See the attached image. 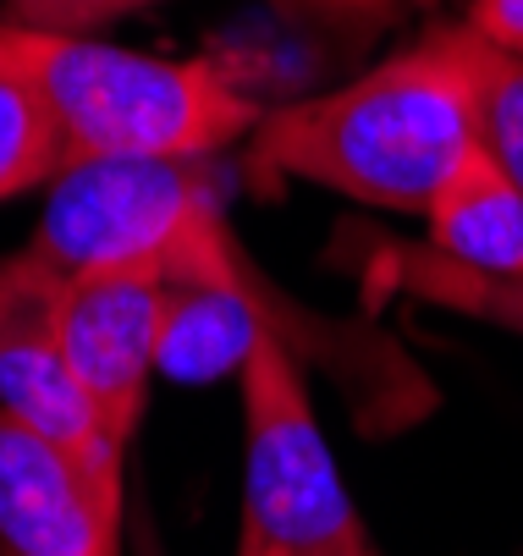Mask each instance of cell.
Returning <instances> with one entry per match:
<instances>
[{"label": "cell", "instance_id": "5", "mask_svg": "<svg viewBox=\"0 0 523 556\" xmlns=\"http://www.w3.org/2000/svg\"><path fill=\"white\" fill-rule=\"evenodd\" d=\"M61 281L66 276L34 249L0 254V414L50 435L84 468H94L105 485L122 491L127 446H116V435L94 414L89 391L78 386L61 348L55 326Z\"/></svg>", "mask_w": 523, "mask_h": 556}, {"label": "cell", "instance_id": "10", "mask_svg": "<svg viewBox=\"0 0 523 556\" xmlns=\"http://www.w3.org/2000/svg\"><path fill=\"white\" fill-rule=\"evenodd\" d=\"M474 77V149L523 193V55L496 50L469 28Z\"/></svg>", "mask_w": 523, "mask_h": 556}, {"label": "cell", "instance_id": "4", "mask_svg": "<svg viewBox=\"0 0 523 556\" xmlns=\"http://www.w3.org/2000/svg\"><path fill=\"white\" fill-rule=\"evenodd\" d=\"M209 210L220 204L204 161H78L50 182L28 249L61 276L171 260Z\"/></svg>", "mask_w": 523, "mask_h": 556}, {"label": "cell", "instance_id": "15", "mask_svg": "<svg viewBox=\"0 0 523 556\" xmlns=\"http://www.w3.org/2000/svg\"><path fill=\"white\" fill-rule=\"evenodd\" d=\"M238 556H276V551H248V545H243V551H238Z\"/></svg>", "mask_w": 523, "mask_h": 556}, {"label": "cell", "instance_id": "6", "mask_svg": "<svg viewBox=\"0 0 523 556\" xmlns=\"http://www.w3.org/2000/svg\"><path fill=\"white\" fill-rule=\"evenodd\" d=\"M166 314H171L166 260L105 265L61 281L55 326L66 364L89 391L105 430L116 435V446H132L138 419L149 408V380L161 375Z\"/></svg>", "mask_w": 523, "mask_h": 556}, {"label": "cell", "instance_id": "11", "mask_svg": "<svg viewBox=\"0 0 523 556\" xmlns=\"http://www.w3.org/2000/svg\"><path fill=\"white\" fill-rule=\"evenodd\" d=\"M61 172H66V149L50 105L39 100L28 77L0 66V204L55 182Z\"/></svg>", "mask_w": 523, "mask_h": 556}, {"label": "cell", "instance_id": "2", "mask_svg": "<svg viewBox=\"0 0 523 556\" xmlns=\"http://www.w3.org/2000/svg\"><path fill=\"white\" fill-rule=\"evenodd\" d=\"M0 66L39 89L66 166L78 161H209L259 127V105L204 61H166L89 34L0 23Z\"/></svg>", "mask_w": 523, "mask_h": 556}, {"label": "cell", "instance_id": "13", "mask_svg": "<svg viewBox=\"0 0 523 556\" xmlns=\"http://www.w3.org/2000/svg\"><path fill=\"white\" fill-rule=\"evenodd\" d=\"M276 7L304 12V17H315V23L336 28V34L369 39V34H381V28H392V23H397L403 0H276Z\"/></svg>", "mask_w": 523, "mask_h": 556}, {"label": "cell", "instance_id": "1", "mask_svg": "<svg viewBox=\"0 0 523 556\" xmlns=\"http://www.w3.org/2000/svg\"><path fill=\"white\" fill-rule=\"evenodd\" d=\"M474 154L469 23H435L353 84L259 116L254 172L424 215Z\"/></svg>", "mask_w": 523, "mask_h": 556}, {"label": "cell", "instance_id": "12", "mask_svg": "<svg viewBox=\"0 0 523 556\" xmlns=\"http://www.w3.org/2000/svg\"><path fill=\"white\" fill-rule=\"evenodd\" d=\"M138 7H155V0H7V17L0 23L39 28V34H89Z\"/></svg>", "mask_w": 523, "mask_h": 556}, {"label": "cell", "instance_id": "16", "mask_svg": "<svg viewBox=\"0 0 523 556\" xmlns=\"http://www.w3.org/2000/svg\"><path fill=\"white\" fill-rule=\"evenodd\" d=\"M0 556H12V551H7V545H0Z\"/></svg>", "mask_w": 523, "mask_h": 556}, {"label": "cell", "instance_id": "8", "mask_svg": "<svg viewBox=\"0 0 523 556\" xmlns=\"http://www.w3.org/2000/svg\"><path fill=\"white\" fill-rule=\"evenodd\" d=\"M424 220H430L435 254L490 270V276H523V193L480 149L446 177Z\"/></svg>", "mask_w": 523, "mask_h": 556}, {"label": "cell", "instance_id": "3", "mask_svg": "<svg viewBox=\"0 0 523 556\" xmlns=\"http://www.w3.org/2000/svg\"><path fill=\"white\" fill-rule=\"evenodd\" d=\"M243 545L276 556H375L336 457L309 408L304 375L286 348V326H270L248 348L243 369Z\"/></svg>", "mask_w": 523, "mask_h": 556}, {"label": "cell", "instance_id": "7", "mask_svg": "<svg viewBox=\"0 0 523 556\" xmlns=\"http://www.w3.org/2000/svg\"><path fill=\"white\" fill-rule=\"evenodd\" d=\"M0 545L12 556H122V491L0 414Z\"/></svg>", "mask_w": 523, "mask_h": 556}, {"label": "cell", "instance_id": "14", "mask_svg": "<svg viewBox=\"0 0 523 556\" xmlns=\"http://www.w3.org/2000/svg\"><path fill=\"white\" fill-rule=\"evenodd\" d=\"M469 28L480 39H490L496 50L523 55V0H474V7H469Z\"/></svg>", "mask_w": 523, "mask_h": 556}, {"label": "cell", "instance_id": "9", "mask_svg": "<svg viewBox=\"0 0 523 556\" xmlns=\"http://www.w3.org/2000/svg\"><path fill=\"white\" fill-rule=\"evenodd\" d=\"M363 281L375 292H403L413 303H435V308H452V314L523 337V276H490V270L458 265L435 254L430 243H392V237L369 243Z\"/></svg>", "mask_w": 523, "mask_h": 556}]
</instances>
